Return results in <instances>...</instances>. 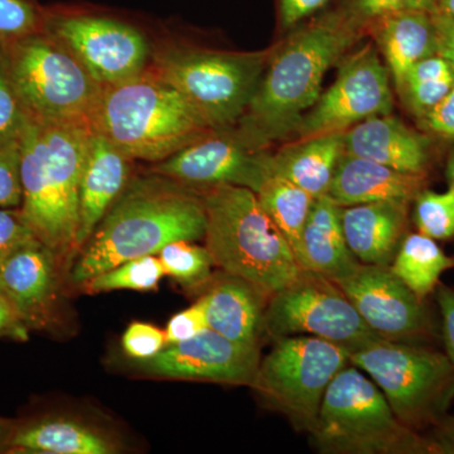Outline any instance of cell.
<instances>
[{
	"label": "cell",
	"instance_id": "obj_1",
	"mask_svg": "<svg viewBox=\"0 0 454 454\" xmlns=\"http://www.w3.org/2000/svg\"><path fill=\"white\" fill-rule=\"evenodd\" d=\"M201 191L146 169L133 176L82 249L71 280L85 284L128 260L157 255L173 241L205 239Z\"/></svg>",
	"mask_w": 454,
	"mask_h": 454
},
{
	"label": "cell",
	"instance_id": "obj_2",
	"mask_svg": "<svg viewBox=\"0 0 454 454\" xmlns=\"http://www.w3.org/2000/svg\"><path fill=\"white\" fill-rule=\"evenodd\" d=\"M364 29L342 11L325 14L271 51L258 89L234 129L250 145L267 151L295 133L321 97L322 82L361 37Z\"/></svg>",
	"mask_w": 454,
	"mask_h": 454
},
{
	"label": "cell",
	"instance_id": "obj_3",
	"mask_svg": "<svg viewBox=\"0 0 454 454\" xmlns=\"http://www.w3.org/2000/svg\"><path fill=\"white\" fill-rule=\"evenodd\" d=\"M91 125L28 118L20 136L23 216L57 262L74 254L79 192Z\"/></svg>",
	"mask_w": 454,
	"mask_h": 454
},
{
	"label": "cell",
	"instance_id": "obj_4",
	"mask_svg": "<svg viewBox=\"0 0 454 454\" xmlns=\"http://www.w3.org/2000/svg\"><path fill=\"white\" fill-rule=\"evenodd\" d=\"M134 162H160L212 133L186 98L151 68L103 86L90 121Z\"/></svg>",
	"mask_w": 454,
	"mask_h": 454
},
{
	"label": "cell",
	"instance_id": "obj_5",
	"mask_svg": "<svg viewBox=\"0 0 454 454\" xmlns=\"http://www.w3.org/2000/svg\"><path fill=\"white\" fill-rule=\"evenodd\" d=\"M197 188L207 215L205 240L214 265L268 297L300 274L291 245L254 191L232 184Z\"/></svg>",
	"mask_w": 454,
	"mask_h": 454
},
{
	"label": "cell",
	"instance_id": "obj_6",
	"mask_svg": "<svg viewBox=\"0 0 454 454\" xmlns=\"http://www.w3.org/2000/svg\"><path fill=\"white\" fill-rule=\"evenodd\" d=\"M270 53L225 52L169 42L152 46L148 67L177 90L212 130H229L247 112Z\"/></svg>",
	"mask_w": 454,
	"mask_h": 454
},
{
	"label": "cell",
	"instance_id": "obj_7",
	"mask_svg": "<svg viewBox=\"0 0 454 454\" xmlns=\"http://www.w3.org/2000/svg\"><path fill=\"white\" fill-rule=\"evenodd\" d=\"M317 448L330 454H428L422 433L404 426L380 387L346 366L325 390L315 429Z\"/></svg>",
	"mask_w": 454,
	"mask_h": 454
},
{
	"label": "cell",
	"instance_id": "obj_8",
	"mask_svg": "<svg viewBox=\"0 0 454 454\" xmlns=\"http://www.w3.org/2000/svg\"><path fill=\"white\" fill-rule=\"evenodd\" d=\"M2 51L29 119L49 124H90L103 86L61 42L41 31Z\"/></svg>",
	"mask_w": 454,
	"mask_h": 454
},
{
	"label": "cell",
	"instance_id": "obj_9",
	"mask_svg": "<svg viewBox=\"0 0 454 454\" xmlns=\"http://www.w3.org/2000/svg\"><path fill=\"white\" fill-rule=\"evenodd\" d=\"M349 363L380 387L394 414L414 432L429 429L454 400V365L447 354L413 343L375 339Z\"/></svg>",
	"mask_w": 454,
	"mask_h": 454
},
{
	"label": "cell",
	"instance_id": "obj_10",
	"mask_svg": "<svg viewBox=\"0 0 454 454\" xmlns=\"http://www.w3.org/2000/svg\"><path fill=\"white\" fill-rule=\"evenodd\" d=\"M349 356L348 348L319 337H283L260 360L250 387L295 429L312 433L325 390Z\"/></svg>",
	"mask_w": 454,
	"mask_h": 454
},
{
	"label": "cell",
	"instance_id": "obj_11",
	"mask_svg": "<svg viewBox=\"0 0 454 454\" xmlns=\"http://www.w3.org/2000/svg\"><path fill=\"white\" fill-rule=\"evenodd\" d=\"M262 330L273 339L310 334L349 352L380 339L358 315L348 295L330 278L301 269L268 300Z\"/></svg>",
	"mask_w": 454,
	"mask_h": 454
},
{
	"label": "cell",
	"instance_id": "obj_12",
	"mask_svg": "<svg viewBox=\"0 0 454 454\" xmlns=\"http://www.w3.org/2000/svg\"><path fill=\"white\" fill-rule=\"evenodd\" d=\"M70 51L101 86L145 73L152 44L136 26L90 9L46 7L43 29Z\"/></svg>",
	"mask_w": 454,
	"mask_h": 454
},
{
	"label": "cell",
	"instance_id": "obj_13",
	"mask_svg": "<svg viewBox=\"0 0 454 454\" xmlns=\"http://www.w3.org/2000/svg\"><path fill=\"white\" fill-rule=\"evenodd\" d=\"M393 110V91L387 67L372 44L348 56L336 82L321 94L298 125V139L343 133L358 122L387 115Z\"/></svg>",
	"mask_w": 454,
	"mask_h": 454
},
{
	"label": "cell",
	"instance_id": "obj_14",
	"mask_svg": "<svg viewBox=\"0 0 454 454\" xmlns=\"http://www.w3.org/2000/svg\"><path fill=\"white\" fill-rule=\"evenodd\" d=\"M334 283L380 339L422 345L433 337L434 330L424 301L389 267L358 262Z\"/></svg>",
	"mask_w": 454,
	"mask_h": 454
},
{
	"label": "cell",
	"instance_id": "obj_15",
	"mask_svg": "<svg viewBox=\"0 0 454 454\" xmlns=\"http://www.w3.org/2000/svg\"><path fill=\"white\" fill-rule=\"evenodd\" d=\"M148 170L192 187L232 186L258 193L270 177V153L254 148L238 131H212Z\"/></svg>",
	"mask_w": 454,
	"mask_h": 454
},
{
	"label": "cell",
	"instance_id": "obj_16",
	"mask_svg": "<svg viewBox=\"0 0 454 454\" xmlns=\"http://www.w3.org/2000/svg\"><path fill=\"white\" fill-rule=\"evenodd\" d=\"M260 360L259 346L243 345L206 328L192 339L167 345L151 360L138 361V369L176 380L252 387Z\"/></svg>",
	"mask_w": 454,
	"mask_h": 454
},
{
	"label": "cell",
	"instance_id": "obj_17",
	"mask_svg": "<svg viewBox=\"0 0 454 454\" xmlns=\"http://www.w3.org/2000/svg\"><path fill=\"white\" fill-rule=\"evenodd\" d=\"M134 160L92 129L79 192V227L74 254L89 239L133 177Z\"/></svg>",
	"mask_w": 454,
	"mask_h": 454
},
{
	"label": "cell",
	"instance_id": "obj_18",
	"mask_svg": "<svg viewBox=\"0 0 454 454\" xmlns=\"http://www.w3.org/2000/svg\"><path fill=\"white\" fill-rule=\"evenodd\" d=\"M345 153L402 170L426 175L428 140L387 115L373 116L343 131Z\"/></svg>",
	"mask_w": 454,
	"mask_h": 454
},
{
	"label": "cell",
	"instance_id": "obj_19",
	"mask_svg": "<svg viewBox=\"0 0 454 454\" xmlns=\"http://www.w3.org/2000/svg\"><path fill=\"white\" fill-rule=\"evenodd\" d=\"M55 254L40 240L23 247L0 265V280L8 300L27 325H41L56 298Z\"/></svg>",
	"mask_w": 454,
	"mask_h": 454
},
{
	"label": "cell",
	"instance_id": "obj_20",
	"mask_svg": "<svg viewBox=\"0 0 454 454\" xmlns=\"http://www.w3.org/2000/svg\"><path fill=\"white\" fill-rule=\"evenodd\" d=\"M409 203L379 201L342 207L343 235L358 262L390 267L404 239Z\"/></svg>",
	"mask_w": 454,
	"mask_h": 454
},
{
	"label": "cell",
	"instance_id": "obj_21",
	"mask_svg": "<svg viewBox=\"0 0 454 454\" xmlns=\"http://www.w3.org/2000/svg\"><path fill=\"white\" fill-rule=\"evenodd\" d=\"M424 177L345 153L327 195L340 207L379 201L411 202L422 192Z\"/></svg>",
	"mask_w": 454,
	"mask_h": 454
},
{
	"label": "cell",
	"instance_id": "obj_22",
	"mask_svg": "<svg viewBox=\"0 0 454 454\" xmlns=\"http://www.w3.org/2000/svg\"><path fill=\"white\" fill-rule=\"evenodd\" d=\"M269 298L243 278L223 271L201 300L208 328L235 342L259 346Z\"/></svg>",
	"mask_w": 454,
	"mask_h": 454
},
{
	"label": "cell",
	"instance_id": "obj_23",
	"mask_svg": "<svg viewBox=\"0 0 454 454\" xmlns=\"http://www.w3.org/2000/svg\"><path fill=\"white\" fill-rule=\"evenodd\" d=\"M340 210L342 207L330 196L317 197L295 253L301 269L330 278L333 282L361 262L346 243Z\"/></svg>",
	"mask_w": 454,
	"mask_h": 454
},
{
	"label": "cell",
	"instance_id": "obj_24",
	"mask_svg": "<svg viewBox=\"0 0 454 454\" xmlns=\"http://www.w3.org/2000/svg\"><path fill=\"white\" fill-rule=\"evenodd\" d=\"M367 29L387 61L396 91L413 66L437 55L433 12H399L376 20Z\"/></svg>",
	"mask_w": 454,
	"mask_h": 454
},
{
	"label": "cell",
	"instance_id": "obj_25",
	"mask_svg": "<svg viewBox=\"0 0 454 454\" xmlns=\"http://www.w3.org/2000/svg\"><path fill=\"white\" fill-rule=\"evenodd\" d=\"M343 154V133L298 139L270 153V176L288 179L317 199L327 195Z\"/></svg>",
	"mask_w": 454,
	"mask_h": 454
},
{
	"label": "cell",
	"instance_id": "obj_26",
	"mask_svg": "<svg viewBox=\"0 0 454 454\" xmlns=\"http://www.w3.org/2000/svg\"><path fill=\"white\" fill-rule=\"evenodd\" d=\"M8 452L44 454H113L118 444L106 433L67 418H47L18 426Z\"/></svg>",
	"mask_w": 454,
	"mask_h": 454
},
{
	"label": "cell",
	"instance_id": "obj_27",
	"mask_svg": "<svg viewBox=\"0 0 454 454\" xmlns=\"http://www.w3.org/2000/svg\"><path fill=\"white\" fill-rule=\"evenodd\" d=\"M389 268L424 301L435 291L442 274L454 268V256L446 255L434 239L415 232L403 239Z\"/></svg>",
	"mask_w": 454,
	"mask_h": 454
},
{
	"label": "cell",
	"instance_id": "obj_28",
	"mask_svg": "<svg viewBox=\"0 0 454 454\" xmlns=\"http://www.w3.org/2000/svg\"><path fill=\"white\" fill-rule=\"evenodd\" d=\"M256 195L295 255L315 199L288 179L274 175L265 181Z\"/></svg>",
	"mask_w": 454,
	"mask_h": 454
},
{
	"label": "cell",
	"instance_id": "obj_29",
	"mask_svg": "<svg viewBox=\"0 0 454 454\" xmlns=\"http://www.w3.org/2000/svg\"><path fill=\"white\" fill-rule=\"evenodd\" d=\"M453 88L452 68L441 56L435 55L411 68L397 94L409 112L419 119L437 106Z\"/></svg>",
	"mask_w": 454,
	"mask_h": 454
},
{
	"label": "cell",
	"instance_id": "obj_30",
	"mask_svg": "<svg viewBox=\"0 0 454 454\" xmlns=\"http://www.w3.org/2000/svg\"><path fill=\"white\" fill-rule=\"evenodd\" d=\"M166 277V270L160 259L155 255L128 260L118 267L91 278L83 286L90 293L113 291H155L160 280Z\"/></svg>",
	"mask_w": 454,
	"mask_h": 454
},
{
	"label": "cell",
	"instance_id": "obj_31",
	"mask_svg": "<svg viewBox=\"0 0 454 454\" xmlns=\"http://www.w3.org/2000/svg\"><path fill=\"white\" fill-rule=\"evenodd\" d=\"M157 255L166 276L172 277L181 286L192 289L210 282L214 262L207 247H199L193 241H173Z\"/></svg>",
	"mask_w": 454,
	"mask_h": 454
},
{
	"label": "cell",
	"instance_id": "obj_32",
	"mask_svg": "<svg viewBox=\"0 0 454 454\" xmlns=\"http://www.w3.org/2000/svg\"><path fill=\"white\" fill-rule=\"evenodd\" d=\"M415 225L420 234L434 240H448L454 236V191H422L415 197Z\"/></svg>",
	"mask_w": 454,
	"mask_h": 454
},
{
	"label": "cell",
	"instance_id": "obj_33",
	"mask_svg": "<svg viewBox=\"0 0 454 454\" xmlns=\"http://www.w3.org/2000/svg\"><path fill=\"white\" fill-rule=\"evenodd\" d=\"M44 12L35 0H0V51L43 29Z\"/></svg>",
	"mask_w": 454,
	"mask_h": 454
},
{
	"label": "cell",
	"instance_id": "obj_34",
	"mask_svg": "<svg viewBox=\"0 0 454 454\" xmlns=\"http://www.w3.org/2000/svg\"><path fill=\"white\" fill-rule=\"evenodd\" d=\"M405 11L435 12L437 9L433 0H349L342 9L364 31L381 18Z\"/></svg>",
	"mask_w": 454,
	"mask_h": 454
},
{
	"label": "cell",
	"instance_id": "obj_35",
	"mask_svg": "<svg viewBox=\"0 0 454 454\" xmlns=\"http://www.w3.org/2000/svg\"><path fill=\"white\" fill-rule=\"evenodd\" d=\"M27 121L28 116L9 76L2 51L0 52V143L20 139Z\"/></svg>",
	"mask_w": 454,
	"mask_h": 454
},
{
	"label": "cell",
	"instance_id": "obj_36",
	"mask_svg": "<svg viewBox=\"0 0 454 454\" xmlns=\"http://www.w3.org/2000/svg\"><path fill=\"white\" fill-rule=\"evenodd\" d=\"M20 139L0 143V207L22 206V151Z\"/></svg>",
	"mask_w": 454,
	"mask_h": 454
},
{
	"label": "cell",
	"instance_id": "obj_37",
	"mask_svg": "<svg viewBox=\"0 0 454 454\" xmlns=\"http://www.w3.org/2000/svg\"><path fill=\"white\" fill-rule=\"evenodd\" d=\"M38 241L20 207H0V265L23 247Z\"/></svg>",
	"mask_w": 454,
	"mask_h": 454
},
{
	"label": "cell",
	"instance_id": "obj_38",
	"mask_svg": "<svg viewBox=\"0 0 454 454\" xmlns=\"http://www.w3.org/2000/svg\"><path fill=\"white\" fill-rule=\"evenodd\" d=\"M121 346L125 355L133 360H151L166 348V333L154 325L133 322L122 334Z\"/></svg>",
	"mask_w": 454,
	"mask_h": 454
},
{
	"label": "cell",
	"instance_id": "obj_39",
	"mask_svg": "<svg viewBox=\"0 0 454 454\" xmlns=\"http://www.w3.org/2000/svg\"><path fill=\"white\" fill-rule=\"evenodd\" d=\"M206 328H208V325L207 319H206L205 304L200 298L195 304L169 319L168 325L164 330L167 345L192 339Z\"/></svg>",
	"mask_w": 454,
	"mask_h": 454
},
{
	"label": "cell",
	"instance_id": "obj_40",
	"mask_svg": "<svg viewBox=\"0 0 454 454\" xmlns=\"http://www.w3.org/2000/svg\"><path fill=\"white\" fill-rule=\"evenodd\" d=\"M418 121L428 133L444 139H454V88Z\"/></svg>",
	"mask_w": 454,
	"mask_h": 454
},
{
	"label": "cell",
	"instance_id": "obj_41",
	"mask_svg": "<svg viewBox=\"0 0 454 454\" xmlns=\"http://www.w3.org/2000/svg\"><path fill=\"white\" fill-rule=\"evenodd\" d=\"M424 435L428 454H454V414L444 415Z\"/></svg>",
	"mask_w": 454,
	"mask_h": 454
},
{
	"label": "cell",
	"instance_id": "obj_42",
	"mask_svg": "<svg viewBox=\"0 0 454 454\" xmlns=\"http://www.w3.org/2000/svg\"><path fill=\"white\" fill-rule=\"evenodd\" d=\"M437 301L442 315V331H443L446 354L454 365V289L446 286H439Z\"/></svg>",
	"mask_w": 454,
	"mask_h": 454
},
{
	"label": "cell",
	"instance_id": "obj_43",
	"mask_svg": "<svg viewBox=\"0 0 454 454\" xmlns=\"http://www.w3.org/2000/svg\"><path fill=\"white\" fill-rule=\"evenodd\" d=\"M330 0H279V16L284 27L297 25L319 9L324 8Z\"/></svg>",
	"mask_w": 454,
	"mask_h": 454
},
{
	"label": "cell",
	"instance_id": "obj_44",
	"mask_svg": "<svg viewBox=\"0 0 454 454\" xmlns=\"http://www.w3.org/2000/svg\"><path fill=\"white\" fill-rule=\"evenodd\" d=\"M437 33V55L450 66L454 74V18L443 12H433Z\"/></svg>",
	"mask_w": 454,
	"mask_h": 454
},
{
	"label": "cell",
	"instance_id": "obj_45",
	"mask_svg": "<svg viewBox=\"0 0 454 454\" xmlns=\"http://www.w3.org/2000/svg\"><path fill=\"white\" fill-rule=\"evenodd\" d=\"M3 337L26 340L28 339V327L11 301L0 295V339Z\"/></svg>",
	"mask_w": 454,
	"mask_h": 454
},
{
	"label": "cell",
	"instance_id": "obj_46",
	"mask_svg": "<svg viewBox=\"0 0 454 454\" xmlns=\"http://www.w3.org/2000/svg\"><path fill=\"white\" fill-rule=\"evenodd\" d=\"M17 428L18 424L13 420L0 418V450H7L9 441Z\"/></svg>",
	"mask_w": 454,
	"mask_h": 454
},
{
	"label": "cell",
	"instance_id": "obj_47",
	"mask_svg": "<svg viewBox=\"0 0 454 454\" xmlns=\"http://www.w3.org/2000/svg\"><path fill=\"white\" fill-rule=\"evenodd\" d=\"M435 9L454 18V0H434Z\"/></svg>",
	"mask_w": 454,
	"mask_h": 454
},
{
	"label": "cell",
	"instance_id": "obj_48",
	"mask_svg": "<svg viewBox=\"0 0 454 454\" xmlns=\"http://www.w3.org/2000/svg\"><path fill=\"white\" fill-rule=\"evenodd\" d=\"M447 181L450 190L454 191V148L447 164Z\"/></svg>",
	"mask_w": 454,
	"mask_h": 454
},
{
	"label": "cell",
	"instance_id": "obj_49",
	"mask_svg": "<svg viewBox=\"0 0 454 454\" xmlns=\"http://www.w3.org/2000/svg\"><path fill=\"white\" fill-rule=\"evenodd\" d=\"M0 295H2V297H7V294H5L4 292V288H3L2 280H0Z\"/></svg>",
	"mask_w": 454,
	"mask_h": 454
},
{
	"label": "cell",
	"instance_id": "obj_50",
	"mask_svg": "<svg viewBox=\"0 0 454 454\" xmlns=\"http://www.w3.org/2000/svg\"><path fill=\"white\" fill-rule=\"evenodd\" d=\"M433 2H434V0H433Z\"/></svg>",
	"mask_w": 454,
	"mask_h": 454
}]
</instances>
